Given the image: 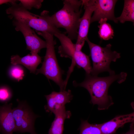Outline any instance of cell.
Returning a JSON list of instances; mask_svg holds the SVG:
<instances>
[{"mask_svg": "<svg viewBox=\"0 0 134 134\" xmlns=\"http://www.w3.org/2000/svg\"><path fill=\"white\" fill-rule=\"evenodd\" d=\"M47 104L44 106L46 112L54 113L56 111L64 107L66 104L70 102L73 96L71 91L68 90L58 92L53 91L50 94L45 95Z\"/></svg>", "mask_w": 134, "mask_h": 134, "instance_id": "obj_10", "label": "cell"}, {"mask_svg": "<svg viewBox=\"0 0 134 134\" xmlns=\"http://www.w3.org/2000/svg\"><path fill=\"white\" fill-rule=\"evenodd\" d=\"M41 57L38 54H29L23 57L18 55H13L11 58V63L13 65H23L29 69L31 73H35L38 66L41 62Z\"/></svg>", "mask_w": 134, "mask_h": 134, "instance_id": "obj_14", "label": "cell"}, {"mask_svg": "<svg viewBox=\"0 0 134 134\" xmlns=\"http://www.w3.org/2000/svg\"><path fill=\"white\" fill-rule=\"evenodd\" d=\"M53 113L55 115V118L48 134H63L65 120L70 118L71 113L70 111L66 110L65 107H64L56 111Z\"/></svg>", "mask_w": 134, "mask_h": 134, "instance_id": "obj_15", "label": "cell"}, {"mask_svg": "<svg viewBox=\"0 0 134 134\" xmlns=\"http://www.w3.org/2000/svg\"><path fill=\"white\" fill-rule=\"evenodd\" d=\"M107 20L106 18H102L99 21V36L101 39L104 40L112 39L114 36L113 30L111 25L106 22Z\"/></svg>", "mask_w": 134, "mask_h": 134, "instance_id": "obj_17", "label": "cell"}, {"mask_svg": "<svg viewBox=\"0 0 134 134\" xmlns=\"http://www.w3.org/2000/svg\"><path fill=\"white\" fill-rule=\"evenodd\" d=\"M116 19L118 21L122 23L127 21L132 22L134 26V0H124L122 12Z\"/></svg>", "mask_w": 134, "mask_h": 134, "instance_id": "obj_16", "label": "cell"}, {"mask_svg": "<svg viewBox=\"0 0 134 134\" xmlns=\"http://www.w3.org/2000/svg\"><path fill=\"white\" fill-rule=\"evenodd\" d=\"M54 36L59 40L61 43L58 47V53L61 57L69 58L72 60V63L68 74H70L74 66L76 65L78 68H82L86 73L90 74L92 67L89 57L81 51H78L75 44L65 34L62 33Z\"/></svg>", "mask_w": 134, "mask_h": 134, "instance_id": "obj_6", "label": "cell"}, {"mask_svg": "<svg viewBox=\"0 0 134 134\" xmlns=\"http://www.w3.org/2000/svg\"><path fill=\"white\" fill-rule=\"evenodd\" d=\"M86 41L89 48L93 63L90 74L97 76L99 73L105 71L109 72V75L115 74L114 71L110 68V65L112 62H115L120 58V53L112 51L110 44L103 47L91 42L88 38Z\"/></svg>", "mask_w": 134, "mask_h": 134, "instance_id": "obj_5", "label": "cell"}, {"mask_svg": "<svg viewBox=\"0 0 134 134\" xmlns=\"http://www.w3.org/2000/svg\"><path fill=\"white\" fill-rule=\"evenodd\" d=\"M9 74L12 78L18 81L23 79L24 75L23 69L18 65L11 67L9 69Z\"/></svg>", "mask_w": 134, "mask_h": 134, "instance_id": "obj_20", "label": "cell"}, {"mask_svg": "<svg viewBox=\"0 0 134 134\" xmlns=\"http://www.w3.org/2000/svg\"><path fill=\"white\" fill-rule=\"evenodd\" d=\"M134 120V111L129 114L117 116L110 120L99 125L103 134H112L125 124L131 123Z\"/></svg>", "mask_w": 134, "mask_h": 134, "instance_id": "obj_13", "label": "cell"}, {"mask_svg": "<svg viewBox=\"0 0 134 134\" xmlns=\"http://www.w3.org/2000/svg\"><path fill=\"white\" fill-rule=\"evenodd\" d=\"M127 75V73L124 72L103 77L86 73L85 79L82 82L78 83L74 81L73 84L75 87L86 89L91 96L90 103L93 105H97L99 110H105L114 103L111 97L108 94L110 86L116 81L119 84L123 82L126 80Z\"/></svg>", "mask_w": 134, "mask_h": 134, "instance_id": "obj_1", "label": "cell"}, {"mask_svg": "<svg viewBox=\"0 0 134 134\" xmlns=\"http://www.w3.org/2000/svg\"><path fill=\"white\" fill-rule=\"evenodd\" d=\"M82 1L85 12L80 19L75 44L77 46L81 49H82L88 38L91 16L96 8L95 0H82Z\"/></svg>", "mask_w": 134, "mask_h": 134, "instance_id": "obj_9", "label": "cell"}, {"mask_svg": "<svg viewBox=\"0 0 134 134\" xmlns=\"http://www.w3.org/2000/svg\"><path fill=\"white\" fill-rule=\"evenodd\" d=\"M123 134H134V129L130 126L129 130L127 132Z\"/></svg>", "mask_w": 134, "mask_h": 134, "instance_id": "obj_23", "label": "cell"}, {"mask_svg": "<svg viewBox=\"0 0 134 134\" xmlns=\"http://www.w3.org/2000/svg\"><path fill=\"white\" fill-rule=\"evenodd\" d=\"M60 10L50 16V19L57 28L66 30L71 40L77 39L83 6L82 0H65Z\"/></svg>", "mask_w": 134, "mask_h": 134, "instance_id": "obj_2", "label": "cell"}, {"mask_svg": "<svg viewBox=\"0 0 134 134\" xmlns=\"http://www.w3.org/2000/svg\"><path fill=\"white\" fill-rule=\"evenodd\" d=\"M115 0H95L96 8L92 17L91 23L106 18L115 23L118 21L114 15V8L117 1Z\"/></svg>", "mask_w": 134, "mask_h": 134, "instance_id": "obj_11", "label": "cell"}, {"mask_svg": "<svg viewBox=\"0 0 134 134\" xmlns=\"http://www.w3.org/2000/svg\"><path fill=\"white\" fill-rule=\"evenodd\" d=\"M79 129V134H103L99 124H91L87 120H82Z\"/></svg>", "mask_w": 134, "mask_h": 134, "instance_id": "obj_18", "label": "cell"}, {"mask_svg": "<svg viewBox=\"0 0 134 134\" xmlns=\"http://www.w3.org/2000/svg\"><path fill=\"white\" fill-rule=\"evenodd\" d=\"M13 24L15 30L21 32L25 39L27 49L30 51L32 55L38 54L42 49L46 48V43L36 34L35 32L25 24L19 21L13 20Z\"/></svg>", "mask_w": 134, "mask_h": 134, "instance_id": "obj_8", "label": "cell"}, {"mask_svg": "<svg viewBox=\"0 0 134 134\" xmlns=\"http://www.w3.org/2000/svg\"><path fill=\"white\" fill-rule=\"evenodd\" d=\"M130 126H132L134 129V120L131 122Z\"/></svg>", "mask_w": 134, "mask_h": 134, "instance_id": "obj_25", "label": "cell"}, {"mask_svg": "<svg viewBox=\"0 0 134 134\" xmlns=\"http://www.w3.org/2000/svg\"><path fill=\"white\" fill-rule=\"evenodd\" d=\"M12 93L10 89L6 86L1 87L0 89V102L7 103L12 97Z\"/></svg>", "mask_w": 134, "mask_h": 134, "instance_id": "obj_21", "label": "cell"}, {"mask_svg": "<svg viewBox=\"0 0 134 134\" xmlns=\"http://www.w3.org/2000/svg\"><path fill=\"white\" fill-rule=\"evenodd\" d=\"M131 105L134 111V101L132 102L131 103Z\"/></svg>", "mask_w": 134, "mask_h": 134, "instance_id": "obj_24", "label": "cell"}, {"mask_svg": "<svg viewBox=\"0 0 134 134\" xmlns=\"http://www.w3.org/2000/svg\"><path fill=\"white\" fill-rule=\"evenodd\" d=\"M11 19L17 20L37 31L46 32L54 36L61 33L51 21L49 11L44 10L40 15L33 13L24 8L20 3H17L6 10Z\"/></svg>", "mask_w": 134, "mask_h": 134, "instance_id": "obj_3", "label": "cell"}, {"mask_svg": "<svg viewBox=\"0 0 134 134\" xmlns=\"http://www.w3.org/2000/svg\"><path fill=\"white\" fill-rule=\"evenodd\" d=\"M18 0H0V4L7 3H10L11 5L16 3Z\"/></svg>", "mask_w": 134, "mask_h": 134, "instance_id": "obj_22", "label": "cell"}, {"mask_svg": "<svg viewBox=\"0 0 134 134\" xmlns=\"http://www.w3.org/2000/svg\"><path fill=\"white\" fill-rule=\"evenodd\" d=\"M12 104L5 103L0 107V130L2 134H13L16 132L13 113Z\"/></svg>", "mask_w": 134, "mask_h": 134, "instance_id": "obj_12", "label": "cell"}, {"mask_svg": "<svg viewBox=\"0 0 134 134\" xmlns=\"http://www.w3.org/2000/svg\"><path fill=\"white\" fill-rule=\"evenodd\" d=\"M20 3L25 9L31 10L33 8L36 9L40 8L42 6L43 0H19Z\"/></svg>", "mask_w": 134, "mask_h": 134, "instance_id": "obj_19", "label": "cell"}, {"mask_svg": "<svg viewBox=\"0 0 134 134\" xmlns=\"http://www.w3.org/2000/svg\"><path fill=\"white\" fill-rule=\"evenodd\" d=\"M16 123V132L37 134L34 127L35 120L38 116L35 115L27 103L19 102L17 107L13 109Z\"/></svg>", "mask_w": 134, "mask_h": 134, "instance_id": "obj_7", "label": "cell"}, {"mask_svg": "<svg viewBox=\"0 0 134 134\" xmlns=\"http://www.w3.org/2000/svg\"><path fill=\"white\" fill-rule=\"evenodd\" d=\"M42 36L46 43V53L41 67L36 69V74H43L48 79L54 82L59 87L60 91L65 90L66 87L62 78L64 71L59 66L55 50L56 42L53 35L47 32L37 31Z\"/></svg>", "mask_w": 134, "mask_h": 134, "instance_id": "obj_4", "label": "cell"}]
</instances>
